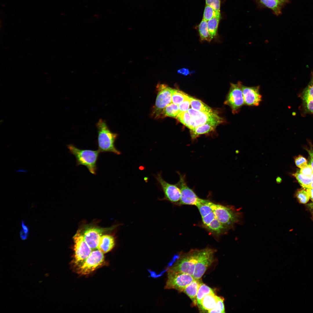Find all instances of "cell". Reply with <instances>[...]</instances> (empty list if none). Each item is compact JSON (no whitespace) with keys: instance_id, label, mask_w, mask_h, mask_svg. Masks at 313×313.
<instances>
[{"instance_id":"cell-1","label":"cell","mask_w":313,"mask_h":313,"mask_svg":"<svg viewBox=\"0 0 313 313\" xmlns=\"http://www.w3.org/2000/svg\"><path fill=\"white\" fill-rule=\"evenodd\" d=\"M97 129L98 150L101 152H110L120 155L121 152L115 147V142L118 134L110 130L106 121L100 119L96 124Z\"/></svg>"},{"instance_id":"cell-2","label":"cell","mask_w":313,"mask_h":313,"mask_svg":"<svg viewBox=\"0 0 313 313\" xmlns=\"http://www.w3.org/2000/svg\"><path fill=\"white\" fill-rule=\"evenodd\" d=\"M211 206L216 219L228 230L233 228L235 224L242 222L243 215L239 209L212 202Z\"/></svg>"},{"instance_id":"cell-3","label":"cell","mask_w":313,"mask_h":313,"mask_svg":"<svg viewBox=\"0 0 313 313\" xmlns=\"http://www.w3.org/2000/svg\"><path fill=\"white\" fill-rule=\"evenodd\" d=\"M66 145L70 153L75 157L77 166H84L90 173L96 174L97 170V163L100 153L98 150L80 149L71 144Z\"/></svg>"},{"instance_id":"cell-4","label":"cell","mask_w":313,"mask_h":313,"mask_svg":"<svg viewBox=\"0 0 313 313\" xmlns=\"http://www.w3.org/2000/svg\"><path fill=\"white\" fill-rule=\"evenodd\" d=\"M200 250L192 249L181 256L168 270L181 272L193 276Z\"/></svg>"},{"instance_id":"cell-5","label":"cell","mask_w":313,"mask_h":313,"mask_svg":"<svg viewBox=\"0 0 313 313\" xmlns=\"http://www.w3.org/2000/svg\"><path fill=\"white\" fill-rule=\"evenodd\" d=\"M171 88L165 84H159L157 86L158 93L152 113L154 118H161L165 108L172 102Z\"/></svg>"},{"instance_id":"cell-6","label":"cell","mask_w":313,"mask_h":313,"mask_svg":"<svg viewBox=\"0 0 313 313\" xmlns=\"http://www.w3.org/2000/svg\"><path fill=\"white\" fill-rule=\"evenodd\" d=\"M194 279L193 276L187 274L168 270L167 279L164 288L167 290L174 289L182 292Z\"/></svg>"},{"instance_id":"cell-7","label":"cell","mask_w":313,"mask_h":313,"mask_svg":"<svg viewBox=\"0 0 313 313\" xmlns=\"http://www.w3.org/2000/svg\"><path fill=\"white\" fill-rule=\"evenodd\" d=\"M242 83L238 81L237 83H231L230 87L225 103L229 106L233 114L238 113L245 104L242 89Z\"/></svg>"},{"instance_id":"cell-8","label":"cell","mask_w":313,"mask_h":313,"mask_svg":"<svg viewBox=\"0 0 313 313\" xmlns=\"http://www.w3.org/2000/svg\"><path fill=\"white\" fill-rule=\"evenodd\" d=\"M179 179L176 184L180 188L181 195L179 204L194 205L196 206L201 203L203 199L199 198L194 191L187 185L185 175L179 172Z\"/></svg>"},{"instance_id":"cell-9","label":"cell","mask_w":313,"mask_h":313,"mask_svg":"<svg viewBox=\"0 0 313 313\" xmlns=\"http://www.w3.org/2000/svg\"><path fill=\"white\" fill-rule=\"evenodd\" d=\"M215 252V250L210 248L201 249L193 275L194 279H201L208 267L213 262Z\"/></svg>"},{"instance_id":"cell-10","label":"cell","mask_w":313,"mask_h":313,"mask_svg":"<svg viewBox=\"0 0 313 313\" xmlns=\"http://www.w3.org/2000/svg\"><path fill=\"white\" fill-rule=\"evenodd\" d=\"M73 239L74 243V263L79 266L89 256L92 250L86 242L80 230L77 232Z\"/></svg>"},{"instance_id":"cell-11","label":"cell","mask_w":313,"mask_h":313,"mask_svg":"<svg viewBox=\"0 0 313 313\" xmlns=\"http://www.w3.org/2000/svg\"><path fill=\"white\" fill-rule=\"evenodd\" d=\"M188 112L191 116L193 121V128L201 125L209 123L218 125L224 121L219 116L216 112H207L189 108Z\"/></svg>"},{"instance_id":"cell-12","label":"cell","mask_w":313,"mask_h":313,"mask_svg":"<svg viewBox=\"0 0 313 313\" xmlns=\"http://www.w3.org/2000/svg\"><path fill=\"white\" fill-rule=\"evenodd\" d=\"M154 176L164 193V197L163 199L174 204H179L181 192L176 183L173 184L165 181L163 178L161 172L155 175Z\"/></svg>"},{"instance_id":"cell-13","label":"cell","mask_w":313,"mask_h":313,"mask_svg":"<svg viewBox=\"0 0 313 313\" xmlns=\"http://www.w3.org/2000/svg\"><path fill=\"white\" fill-rule=\"evenodd\" d=\"M104 261L103 253L97 249L94 250L87 258L79 266V273L82 274H89L101 265Z\"/></svg>"},{"instance_id":"cell-14","label":"cell","mask_w":313,"mask_h":313,"mask_svg":"<svg viewBox=\"0 0 313 313\" xmlns=\"http://www.w3.org/2000/svg\"><path fill=\"white\" fill-rule=\"evenodd\" d=\"M114 227L101 228L90 227L86 229L83 234L84 239L91 249H97L102 234L107 231L113 229Z\"/></svg>"},{"instance_id":"cell-15","label":"cell","mask_w":313,"mask_h":313,"mask_svg":"<svg viewBox=\"0 0 313 313\" xmlns=\"http://www.w3.org/2000/svg\"><path fill=\"white\" fill-rule=\"evenodd\" d=\"M241 88L245 104L249 106H258L262 101L259 86L249 87L243 85Z\"/></svg>"},{"instance_id":"cell-16","label":"cell","mask_w":313,"mask_h":313,"mask_svg":"<svg viewBox=\"0 0 313 313\" xmlns=\"http://www.w3.org/2000/svg\"><path fill=\"white\" fill-rule=\"evenodd\" d=\"M301 97L304 111L313 114V73L310 81L302 92Z\"/></svg>"},{"instance_id":"cell-17","label":"cell","mask_w":313,"mask_h":313,"mask_svg":"<svg viewBox=\"0 0 313 313\" xmlns=\"http://www.w3.org/2000/svg\"><path fill=\"white\" fill-rule=\"evenodd\" d=\"M114 237L110 234L102 235L100 239L97 249L103 253H107L112 250L114 246Z\"/></svg>"},{"instance_id":"cell-18","label":"cell","mask_w":313,"mask_h":313,"mask_svg":"<svg viewBox=\"0 0 313 313\" xmlns=\"http://www.w3.org/2000/svg\"><path fill=\"white\" fill-rule=\"evenodd\" d=\"M200 279H194L184 289L183 292L187 294L191 300L193 305H197L196 296L197 293L202 282Z\"/></svg>"},{"instance_id":"cell-19","label":"cell","mask_w":313,"mask_h":313,"mask_svg":"<svg viewBox=\"0 0 313 313\" xmlns=\"http://www.w3.org/2000/svg\"><path fill=\"white\" fill-rule=\"evenodd\" d=\"M217 126L215 125L207 123L190 129L191 138L192 140L195 139L200 135L206 134L213 131Z\"/></svg>"},{"instance_id":"cell-20","label":"cell","mask_w":313,"mask_h":313,"mask_svg":"<svg viewBox=\"0 0 313 313\" xmlns=\"http://www.w3.org/2000/svg\"><path fill=\"white\" fill-rule=\"evenodd\" d=\"M219 297L214 293L207 294L202 300L199 308L203 311H207L208 312L216 306Z\"/></svg>"},{"instance_id":"cell-21","label":"cell","mask_w":313,"mask_h":313,"mask_svg":"<svg viewBox=\"0 0 313 313\" xmlns=\"http://www.w3.org/2000/svg\"><path fill=\"white\" fill-rule=\"evenodd\" d=\"M205 228L212 233L217 235L222 234L228 230L216 217Z\"/></svg>"},{"instance_id":"cell-22","label":"cell","mask_w":313,"mask_h":313,"mask_svg":"<svg viewBox=\"0 0 313 313\" xmlns=\"http://www.w3.org/2000/svg\"><path fill=\"white\" fill-rule=\"evenodd\" d=\"M265 6L270 8L276 15L281 13L282 6L283 4L279 0H259Z\"/></svg>"},{"instance_id":"cell-23","label":"cell","mask_w":313,"mask_h":313,"mask_svg":"<svg viewBox=\"0 0 313 313\" xmlns=\"http://www.w3.org/2000/svg\"><path fill=\"white\" fill-rule=\"evenodd\" d=\"M190 105L192 108L197 111L207 112L214 111L201 101L191 97Z\"/></svg>"},{"instance_id":"cell-24","label":"cell","mask_w":313,"mask_h":313,"mask_svg":"<svg viewBox=\"0 0 313 313\" xmlns=\"http://www.w3.org/2000/svg\"><path fill=\"white\" fill-rule=\"evenodd\" d=\"M180 113L178 105L172 102L165 108L162 112L161 118L165 117L176 118Z\"/></svg>"},{"instance_id":"cell-25","label":"cell","mask_w":313,"mask_h":313,"mask_svg":"<svg viewBox=\"0 0 313 313\" xmlns=\"http://www.w3.org/2000/svg\"><path fill=\"white\" fill-rule=\"evenodd\" d=\"M210 293H214L213 290L202 282L199 288L196 296L197 305L198 307L200 306L201 300L204 296Z\"/></svg>"},{"instance_id":"cell-26","label":"cell","mask_w":313,"mask_h":313,"mask_svg":"<svg viewBox=\"0 0 313 313\" xmlns=\"http://www.w3.org/2000/svg\"><path fill=\"white\" fill-rule=\"evenodd\" d=\"M198 30L200 38L202 40L210 41L212 39L208 31L207 21L202 19L199 25Z\"/></svg>"},{"instance_id":"cell-27","label":"cell","mask_w":313,"mask_h":313,"mask_svg":"<svg viewBox=\"0 0 313 313\" xmlns=\"http://www.w3.org/2000/svg\"><path fill=\"white\" fill-rule=\"evenodd\" d=\"M171 92L172 102L177 105L190 97L185 93L177 89L172 88Z\"/></svg>"},{"instance_id":"cell-28","label":"cell","mask_w":313,"mask_h":313,"mask_svg":"<svg viewBox=\"0 0 313 313\" xmlns=\"http://www.w3.org/2000/svg\"><path fill=\"white\" fill-rule=\"evenodd\" d=\"M176 118L179 122L190 129L193 128L192 118L188 111L180 113Z\"/></svg>"},{"instance_id":"cell-29","label":"cell","mask_w":313,"mask_h":313,"mask_svg":"<svg viewBox=\"0 0 313 313\" xmlns=\"http://www.w3.org/2000/svg\"><path fill=\"white\" fill-rule=\"evenodd\" d=\"M220 18L215 17L207 21L208 29L210 36L212 39L217 34L218 28Z\"/></svg>"},{"instance_id":"cell-30","label":"cell","mask_w":313,"mask_h":313,"mask_svg":"<svg viewBox=\"0 0 313 313\" xmlns=\"http://www.w3.org/2000/svg\"><path fill=\"white\" fill-rule=\"evenodd\" d=\"M203 18L207 21L215 17L221 18L220 12L217 11L210 6L206 5L204 11Z\"/></svg>"},{"instance_id":"cell-31","label":"cell","mask_w":313,"mask_h":313,"mask_svg":"<svg viewBox=\"0 0 313 313\" xmlns=\"http://www.w3.org/2000/svg\"><path fill=\"white\" fill-rule=\"evenodd\" d=\"M302 186L306 189L307 186L313 181V176L311 177L305 176L300 173L299 172L293 174Z\"/></svg>"},{"instance_id":"cell-32","label":"cell","mask_w":313,"mask_h":313,"mask_svg":"<svg viewBox=\"0 0 313 313\" xmlns=\"http://www.w3.org/2000/svg\"><path fill=\"white\" fill-rule=\"evenodd\" d=\"M224 301V299L223 297L219 296V300L214 307L212 309L208 311V312L225 313V310Z\"/></svg>"},{"instance_id":"cell-33","label":"cell","mask_w":313,"mask_h":313,"mask_svg":"<svg viewBox=\"0 0 313 313\" xmlns=\"http://www.w3.org/2000/svg\"><path fill=\"white\" fill-rule=\"evenodd\" d=\"M296 196L299 202L302 204L307 203L310 199L307 192L304 190L298 191L296 193Z\"/></svg>"},{"instance_id":"cell-34","label":"cell","mask_w":313,"mask_h":313,"mask_svg":"<svg viewBox=\"0 0 313 313\" xmlns=\"http://www.w3.org/2000/svg\"><path fill=\"white\" fill-rule=\"evenodd\" d=\"M190 97L183 101L178 105L180 113L188 111L190 105Z\"/></svg>"},{"instance_id":"cell-35","label":"cell","mask_w":313,"mask_h":313,"mask_svg":"<svg viewBox=\"0 0 313 313\" xmlns=\"http://www.w3.org/2000/svg\"><path fill=\"white\" fill-rule=\"evenodd\" d=\"M201 218L203 225L205 228L215 218V216L213 211L206 216Z\"/></svg>"},{"instance_id":"cell-36","label":"cell","mask_w":313,"mask_h":313,"mask_svg":"<svg viewBox=\"0 0 313 313\" xmlns=\"http://www.w3.org/2000/svg\"><path fill=\"white\" fill-rule=\"evenodd\" d=\"M299 172L306 176L311 177L313 176V170L311 165H307L301 168Z\"/></svg>"},{"instance_id":"cell-37","label":"cell","mask_w":313,"mask_h":313,"mask_svg":"<svg viewBox=\"0 0 313 313\" xmlns=\"http://www.w3.org/2000/svg\"><path fill=\"white\" fill-rule=\"evenodd\" d=\"M295 162L296 166L300 168L305 167L307 165L306 159L300 155L296 157L295 159Z\"/></svg>"},{"instance_id":"cell-38","label":"cell","mask_w":313,"mask_h":313,"mask_svg":"<svg viewBox=\"0 0 313 313\" xmlns=\"http://www.w3.org/2000/svg\"><path fill=\"white\" fill-rule=\"evenodd\" d=\"M206 5H209L217 11L220 12V0H205Z\"/></svg>"},{"instance_id":"cell-39","label":"cell","mask_w":313,"mask_h":313,"mask_svg":"<svg viewBox=\"0 0 313 313\" xmlns=\"http://www.w3.org/2000/svg\"><path fill=\"white\" fill-rule=\"evenodd\" d=\"M19 234L20 237L23 240H26L28 238V234L25 232L22 229L20 230Z\"/></svg>"},{"instance_id":"cell-40","label":"cell","mask_w":313,"mask_h":313,"mask_svg":"<svg viewBox=\"0 0 313 313\" xmlns=\"http://www.w3.org/2000/svg\"><path fill=\"white\" fill-rule=\"evenodd\" d=\"M310 158L311 165L313 170V149L310 148V149H307Z\"/></svg>"},{"instance_id":"cell-41","label":"cell","mask_w":313,"mask_h":313,"mask_svg":"<svg viewBox=\"0 0 313 313\" xmlns=\"http://www.w3.org/2000/svg\"><path fill=\"white\" fill-rule=\"evenodd\" d=\"M177 72L179 74H182L185 75H187L190 74L189 70L188 69L185 68H182L178 70Z\"/></svg>"},{"instance_id":"cell-42","label":"cell","mask_w":313,"mask_h":313,"mask_svg":"<svg viewBox=\"0 0 313 313\" xmlns=\"http://www.w3.org/2000/svg\"><path fill=\"white\" fill-rule=\"evenodd\" d=\"M306 208L311 213L313 217V203H310L306 205Z\"/></svg>"},{"instance_id":"cell-43","label":"cell","mask_w":313,"mask_h":313,"mask_svg":"<svg viewBox=\"0 0 313 313\" xmlns=\"http://www.w3.org/2000/svg\"><path fill=\"white\" fill-rule=\"evenodd\" d=\"M308 195L310 198L313 202V188H308L306 189Z\"/></svg>"},{"instance_id":"cell-44","label":"cell","mask_w":313,"mask_h":313,"mask_svg":"<svg viewBox=\"0 0 313 313\" xmlns=\"http://www.w3.org/2000/svg\"><path fill=\"white\" fill-rule=\"evenodd\" d=\"M21 226L22 229L23 231L26 232L28 233L29 232V228L25 224L24 221L23 220L21 221Z\"/></svg>"},{"instance_id":"cell-45","label":"cell","mask_w":313,"mask_h":313,"mask_svg":"<svg viewBox=\"0 0 313 313\" xmlns=\"http://www.w3.org/2000/svg\"><path fill=\"white\" fill-rule=\"evenodd\" d=\"M282 181V180L281 178L279 176L277 177L276 179V182L278 184L281 183Z\"/></svg>"},{"instance_id":"cell-46","label":"cell","mask_w":313,"mask_h":313,"mask_svg":"<svg viewBox=\"0 0 313 313\" xmlns=\"http://www.w3.org/2000/svg\"><path fill=\"white\" fill-rule=\"evenodd\" d=\"M308 188H313V181L307 186L306 189Z\"/></svg>"},{"instance_id":"cell-47","label":"cell","mask_w":313,"mask_h":313,"mask_svg":"<svg viewBox=\"0 0 313 313\" xmlns=\"http://www.w3.org/2000/svg\"><path fill=\"white\" fill-rule=\"evenodd\" d=\"M17 172H27V171L26 170H22V169H21V170L20 169V170H18L17 171Z\"/></svg>"},{"instance_id":"cell-48","label":"cell","mask_w":313,"mask_h":313,"mask_svg":"<svg viewBox=\"0 0 313 313\" xmlns=\"http://www.w3.org/2000/svg\"><path fill=\"white\" fill-rule=\"evenodd\" d=\"M283 4L287 2V0H279Z\"/></svg>"}]
</instances>
